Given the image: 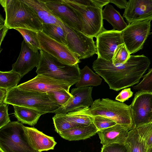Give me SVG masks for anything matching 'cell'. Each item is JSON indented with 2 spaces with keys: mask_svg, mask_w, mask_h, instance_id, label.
<instances>
[{
  "mask_svg": "<svg viewBox=\"0 0 152 152\" xmlns=\"http://www.w3.org/2000/svg\"><path fill=\"white\" fill-rule=\"evenodd\" d=\"M5 13L4 23L9 29L42 31L43 24L33 9L21 0H1Z\"/></svg>",
  "mask_w": 152,
  "mask_h": 152,
  "instance_id": "1",
  "label": "cell"
},
{
  "mask_svg": "<svg viewBox=\"0 0 152 152\" xmlns=\"http://www.w3.org/2000/svg\"><path fill=\"white\" fill-rule=\"evenodd\" d=\"M4 103L32 108L46 113H52L60 106L52 92L29 91L17 86L8 90Z\"/></svg>",
  "mask_w": 152,
  "mask_h": 152,
  "instance_id": "2",
  "label": "cell"
},
{
  "mask_svg": "<svg viewBox=\"0 0 152 152\" xmlns=\"http://www.w3.org/2000/svg\"><path fill=\"white\" fill-rule=\"evenodd\" d=\"M88 111L94 117L104 116L112 120L117 124L126 126L129 130L133 129L130 105L109 98L99 99L94 101Z\"/></svg>",
  "mask_w": 152,
  "mask_h": 152,
  "instance_id": "3",
  "label": "cell"
},
{
  "mask_svg": "<svg viewBox=\"0 0 152 152\" xmlns=\"http://www.w3.org/2000/svg\"><path fill=\"white\" fill-rule=\"evenodd\" d=\"M39 52L40 58L36 72L37 74L65 80L72 85L78 82L80 70L78 64L73 66L65 65L44 51L40 50Z\"/></svg>",
  "mask_w": 152,
  "mask_h": 152,
  "instance_id": "4",
  "label": "cell"
},
{
  "mask_svg": "<svg viewBox=\"0 0 152 152\" xmlns=\"http://www.w3.org/2000/svg\"><path fill=\"white\" fill-rule=\"evenodd\" d=\"M23 124L10 121L0 129V148L4 152H38L30 142Z\"/></svg>",
  "mask_w": 152,
  "mask_h": 152,
  "instance_id": "5",
  "label": "cell"
},
{
  "mask_svg": "<svg viewBox=\"0 0 152 152\" xmlns=\"http://www.w3.org/2000/svg\"><path fill=\"white\" fill-rule=\"evenodd\" d=\"M74 9L80 16L83 23V33L89 37H96L103 28L102 9L77 4L72 0H62Z\"/></svg>",
  "mask_w": 152,
  "mask_h": 152,
  "instance_id": "6",
  "label": "cell"
},
{
  "mask_svg": "<svg viewBox=\"0 0 152 152\" xmlns=\"http://www.w3.org/2000/svg\"><path fill=\"white\" fill-rule=\"evenodd\" d=\"M152 20H146L129 24L121 32L124 43L130 55L142 49L150 33Z\"/></svg>",
  "mask_w": 152,
  "mask_h": 152,
  "instance_id": "7",
  "label": "cell"
},
{
  "mask_svg": "<svg viewBox=\"0 0 152 152\" xmlns=\"http://www.w3.org/2000/svg\"><path fill=\"white\" fill-rule=\"evenodd\" d=\"M67 46L79 59L89 58L97 54L93 37L65 25Z\"/></svg>",
  "mask_w": 152,
  "mask_h": 152,
  "instance_id": "8",
  "label": "cell"
},
{
  "mask_svg": "<svg viewBox=\"0 0 152 152\" xmlns=\"http://www.w3.org/2000/svg\"><path fill=\"white\" fill-rule=\"evenodd\" d=\"M41 50L52 56L61 63L73 66L80 62L79 58L67 46L49 37L42 31L37 32Z\"/></svg>",
  "mask_w": 152,
  "mask_h": 152,
  "instance_id": "9",
  "label": "cell"
},
{
  "mask_svg": "<svg viewBox=\"0 0 152 152\" xmlns=\"http://www.w3.org/2000/svg\"><path fill=\"white\" fill-rule=\"evenodd\" d=\"M133 128L148 124L152 118V92L138 91L130 105Z\"/></svg>",
  "mask_w": 152,
  "mask_h": 152,
  "instance_id": "10",
  "label": "cell"
},
{
  "mask_svg": "<svg viewBox=\"0 0 152 152\" xmlns=\"http://www.w3.org/2000/svg\"><path fill=\"white\" fill-rule=\"evenodd\" d=\"M43 1L53 14L63 23L83 33L82 20L74 9L62 0Z\"/></svg>",
  "mask_w": 152,
  "mask_h": 152,
  "instance_id": "11",
  "label": "cell"
},
{
  "mask_svg": "<svg viewBox=\"0 0 152 152\" xmlns=\"http://www.w3.org/2000/svg\"><path fill=\"white\" fill-rule=\"evenodd\" d=\"M72 85L68 82L56 79L47 76L37 74L34 78L17 86L19 88L26 91L40 93H50L65 90L69 92Z\"/></svg>",
  "mask_w": 152,
  "mask_h": 152,
  "instance_id": "12",
  "label": "cell"
},
{
  "mask_svg": "<svg viewBox=\"0 0 152 152\" xmlns=\"http://www.w3.org/2000/svg\"><path fill=\"white\" fill-rule=\"evenodd\" d=\"M96 46L98 58L112 61L114 53L117 46L124 43L121 32L104 28L96 37Z\"/></svg>",
  "mask_w": 152,
  "mask_h": 152,
  "instance_id": "13",
  "label": "cell"
},
{
  "mask_svg": "<svg viewBox=\"0 0 152 152\" xmlns=\"http://www.w3.org/2000/svg\"><path fill=\"white\" fill-rule=\"evenodd\" d=\"M92 89L91 86L72 89L70 93L73 96L52 113L64 114L81 107H90L94 102L91 95Z\"/></svg>",
  "mask_w": 152,
  "mask_h": 152,
  "instance_id": "14",
  "label": "cell"
},
{
  "mask_svg": "<svg viewBox=\"0 0 152 152\" xmlns=\"http://www.w3.org/2000/svg\"><path fill=\"white\" fill-rule=\"evenodd\" d=\"M40 53L30 48L23 40L21 44L20 51L16 62L12 65V70L19 74L22 78L38 66Z\"/></svg>",
  "mask_w": 152,
  "mask_h": 152,
  "instance_id": "15",
  "label": "cell"
},
{
  "mask_svg": "<svg viewBox=\"0 0 152 152\" xmlns=\"http://www.w3.org/2000/svg\"><path fill=\"white\" fill-rule=\"evenodd\" d=\"M129 24L152 20V0H129L123 14Z\"/></svg>",
  "mask_w": 152,
  "mask_h": 152,
  "instance_id": "16",
  "label": "cell"
},
{
  "mask_svg": "<svg viewBox=\"0 0 152 152\" xmlns=\"http://www.w3.org/2000/svg\"><path fill=\"white\" fill-rule=\"evenodd\" d=\"M24 129L30 142L38 152L53 150L57 144L53 137L46 135L34 127L24 126Z\"/></svg>",
  "mask_w": 152,
  "mask_h": 152,
  "instance_id": "17",
  "label": "cell"
},
{
  "mask_svg": "<svg viewBox=\"0 0 152 152\" xmlns=\"http://www.w3.org/2000/svg\"><path fill=\"white\" fill-rule=\"evenodd\" d=\"M129 131L126 126L117 124L97 133L103 145L114 143L125 145Z\"/></svg>",
  "mask_w": 152,
  "mask_h": 152,
  "instance_id": "18",
  "label": "cell"
},
{
  "mask_svg": "<svg viewBox=\"0 0 152 152\" xmlns=\"http://www.w3.org/2000/svg\"><path fill=\"white\" fill-rule=\"evenodd\" d=\"M21 0L33 9L42 24L54 25L65 29V25L53 14L43 0Z\"/></svg>",
  "mask_w": 152,
  "mask_h": 152,
  "instance_id": "19",
  "label": "cell"
},
{
  "mask_svg": "<svg viewBox=\"0 0 152 152\" xmlns=\"http://www.w3.org/2000/svg\"><path fill=\"white\" fill-rule=\"evenodd\" d=\"M98 131L93 123L87 126H80L63 131L59 134L69 141L86 139L95 135Z\"/></svg>",
  "mask_w": 152,
  "mask_h": 152,
  "instance_id": "20",
  "label": "cell"
},
{
  "mask_svg": "<svg viewBox=\"0 0 152 152\" xmlns=\"http://www.w3.org/2000/svg\"><path fill=\"white\" fill-rule=\"evenodd\" d=\"M89 107H81L67 113L58 114L67 121L77 126H87L93 123L94 118L89 112Z\"/></svg>",
  "mask_w": 152,
  "mask_h": 152,
  "instance_id": "21",
  "label": "cell"
},
{
  "mask_svg": "<svg viewBox=\"0 0 152 152\" xmlns=\"http://www.w3.org/2000/svg\"><path fill=\"white\" fill-rule=\"evenodd\" d=\"M13 106L14 114L18 121L31 126L37 124L42 115L47 113L27 107L15 105Z\"/></svg>",
  "mask_w": 152,
  "mask_h": 152,
  "instance_id": "22",
  "label": "cell"
},
{
  "mask_svg": "<svg viewBox=\"0 0 152 152\" xmlns=\"http://www.w3.org/2000/svg\"><path fill=\"white\" fill-rule=\"evenodd\" d=\"M103 19L107 20L113 27V29L121 32L127 26L119 12L117 11L112 5L107 4L102 11Z\"/></svg>",
  "mask_w": 152,
  "mask_h": 152,
  "instance_id": "23",
  "label": "cell"
},
{
  "mask_svg": "<svg viewBox=\"0 0 152 152\" xmlns=\"http://www.w3.org/2000/svg\"><path fill=\"white\" fill-rule=\"evenodd\" d=\"M125 145L128 152H147L148 148L136 128L129 131Z\"/></svg>",
  "mask_w": 152,
  "mask_h": 152,
  "instance_id": "24",
  "label": "cell"
},
{
  "mask_svg": "<svg viewBox=\"0 0 152 152\" xmlns=\"http://www.w3.org/2000/svg\"><path fill=\"white\" fill-rule=\"evenodd\" d=\"M102 80L98 74L94 73L87 66H86L80 70V80L75 86L77 87L96 86L101 84Z\"/></svg>",
  "mask_w": 152,
  "mask_h": 152,
  "instance_id": "25",
  "label": "cell"
},
{
  "mask_svg": "<svg viewBox=\"0 0 152 152\" xmlns=\"http://www.w3.org/2000/svg\"><path fill=\"white\" fill-rule=\"evenodd\" d=\"M42 31L56 41L67 46L66 32L65 29L53 24H43Z\"/></svg>",
  "mask_w": 152,
  "mask_h": 152,
  "instance_id": "26",
  "label": "cell"
},
{
  "mask_svg": "<svg viewBox=\"0 0 152 152\" xmlns=\"http://www.w3.org/2000/svg\"><path fill=\"white\" fill-rule=\"evenodd\" d=\"M21 77L12 70L7 72H0V88L9 90L17 86Z\"/></svg>",
  "mask_w": 152,
  "mask_h": 152,
  "instance_id": "27",
  "label": "cell"
},
{
  "mask_svg": "<svg viewBox=\"0 0 152 152\" xmlns=\"http://www.w3.org/2000/svg\"><path fill=\"white\" fill-rule=\"evenodd\" d=\"M23 37L24 40L28 47L32 50L38 51L41 50L37 32L22 28H16Z\"/></svg>",
  "mask_w": 152,
  "mask_h": 152,
  "instance_id": "28",
  "label": "cell"
},
{
  "mask_svg": "<svg viewBox=\"0 0 152 152\" xmlns=\"http://www.w3.org/2000/svg\"><path fill=\"white\" fill-rule=\"evenodd\" d=\"M130 54L125 44L119 45L115 50L112 59L113 65H119L125 63L130 57Z\"/></svg>",
  "mask_w": 152,
  "mask_h": 152,
  "instance_id": "29",
  "label": "cell"
},
{
  "mask_svg": "<svg viewBox=\"0 0 152 152\" xmlns=\"http://www.w3.org/2000/svg\"><path fill=\"white\" fill-rule=\"evenodd\" d=\"M148 148L152 146V122L135 128Z\"/></svg>",
  "mask_w": 152,
  "mask_h": 152,
  "instance_id": "30",
  "label": "cell"
},
{
  "mask_svg": "<svg viewBox=\"0 0 152 152\" xmlns=\"http://www.w3.org/2000/svg\"><path fill=\"white\" fill-rule=\"evenodd\" d=\"M142 80L138 84L133 87V89L138 91L152 92V67L148 72L143 76Z\"/></svg>",
  "mask_w": 152,
  "mask_h": 152,
  "instance_id": "31",
  "label": "cell"
},
{
  "mask_svg": "<svg viewBox=\"0 0 152 152\" xmlns=\"http://www.w3.org/2000/svg\"><path fill=\"white\" fill-rule=\"evenodd\" d=\"M93 123L98 131L111 127L117 124L115 122L109 118L99 115L94 116Z\"/></svg>",
  "mask_w": 152,
  "mask_h": 152,
  "instance_id": "32",
  "label": "cell"
},
{
  "mask_svg": "<svg viewBox=\"0 0 152 152\" xmlns=\"http://www.w3.org/2000/svg\"><path fill=\"white\" fill-rule=\"evenodd\" d=\"M75 3L86 6H95L102 9L103 7L110 3L109 0H72Z\"/></svg>",
  "mask_w": 152,
  "mask_h": 152,
  "instance_id": "33",
  "label": "cell"
},
{
  "mask_svg": "<svg viewBox=\"0 0 152 152\" xmlns=\"http://www.w3.org/2000/svg\"><path fill=\"white\" fill-rule=\"evenodd\" d=\"M58 103L61 106L66 102L73 96L69 92L61 90L52 92Z\"/></svg>",
  "mask_w": 152,
  "mask_h": 152,
  "instance_id": "34",
  "label": "cell"
},
{
  "mask_svg": "<svg viewBox=\"0 0 152 152\" xmlns=\"http://www.w3.org/2000/svg\"><path fill=\"white\" fill-rule=\"evenodd\" d=\"M101 152H128L125 145L112 143L103 145Z\"/></svg>",
  "mask_w": 152,
  "mask_h": 152,
  "instance_id": "35",
  "label": "cell"
},
{
  "mask_svg": "<svg viewBox=\"0 0 152 152\" xmlns=\"http://www.w3.org/2000/svg\"><path fill=\"white\" fill-rule=\"evenodd\" d=\"M10 121L8 113L7 104L5 103L0 104V129Z\"/></svg>",
  "mask_w": 152,
  "mask_h": 152,
  "instance_id": "36",
  "label": "cell"
},
{
  "mask_svg": "<svg viewBox=\"0 0 152 152\" xmlns=\"http://www.w3.org/2000/svg\"><path fill=\"white\" fill-rule=\"evenodd\" d=\"M133 94L130 88L124 89L117 96L115 100L123 103L132 97Z\"/></svg>",
  "mask_w": 152,
  "mask_h": 152,
  "instance_id": "37",
  "label": "cell"
},
{
  "mask_svg": "<svg viewBox=\"0 0 152 152\" xmlns=\"http://www.w3.org/2000/svg\"><path fill=\"white\" fill-rule=\"evenodd\" d=\"M4 22L5 20L4 19L1 15L0 26V46L8 30L9 29L5 24Z\"/></svg>",
  "mask_w": 152,
  "mask_h": 152,
  "instance_id": "38",
  "label": "cell"
},
{
  "mask_svg": "<svg viewBox=\"0 0 152 152\" xmlns=\"http://www.w3.org/2000/svg\"><path fill=\"white\" fill-rule=\"evenodd\" d=\"M110 3L115 4L120 9L126 8L128 1L126 0H109Z\"/></svg>",
  "mask_w": 152,
  "mask_h": 152,
  "instance_id": "39",
  "label": "cell"
},
{
  "mask_svg": "<svg viewBox=\"0 0 152 152\" xmlns=\"http://www.w3.org/2000/svg\"><path fill=\"white\" fill-rule=\"evenodd\" d=\"M8 91L7 89L0 88V104L4 103Z\"/></svg>",
  "mask_w": 152,
  "mask_h": 152,
  "instance_id": "40",
  "label": "cell"
},
{
  "mask_svg": "<svg viewBox=\"0 0 152 152\" xmlns=\"http://www.w3.org/2000/svg\"><path fill=\"white\" fill-rule=\"evenodd\" d=\"M147 152H152V146L148 148Z\"/></svg>",
  "mask_w": 152,
  "mask_h": 152,
  "instance_id": "41",
  "label": "cell"
},
{
  "mask_svg": "<svg viewBox=\"0 0 152 152\" xmlns=\"http://www.w3.org/2000/svg\"><path fill=\"white\" fill-rule=\"evenodd\" d=\"M0 152H4L1 148H0Z\"/></svg>",
  "mask_w": 152,
  "mask_h": 152,
  "instance_id": "42",
  "label": "cell"
},
{
  "mask_svg": "<svg viewBox=\"0 0 152 152\" xmlns=\"http://www.w3.org/2000/svg\"><path fill=\"white\" fill-rule=\"evenodd\" d=\"M151 122H152V119L151 120Z\"/></svg>",
  "mask_w": 152,
  "mask_h": 152,
  "instance_id": "43",
  "label": "cell"
},
{
  "mask_svg": "<svg viewBox=\"0 0 152 152\" xmlns=\"http://www.w3.org/2000/svg\"><path fill=\"white\" fill-rule=\"evenodd\" d=\"M81 152L80 151V152Z\"/></svg>",
  "mask_w": 152,
  "mask_h": 152,
  "instance_id": "44",
  "label": "cell"
}]
</instances>
